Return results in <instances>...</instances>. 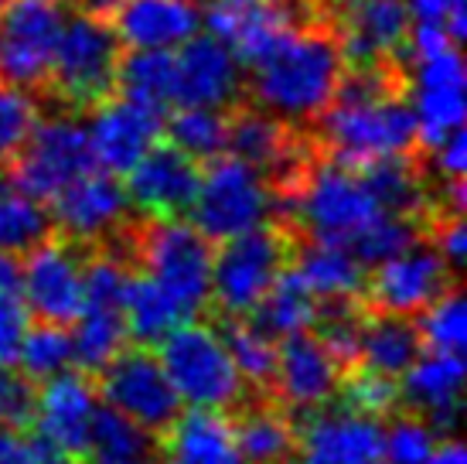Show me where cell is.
Masks as SVG:
<instances>
[{"instance_id": "e575fe53", "label": "cell", "mask_w": 467, "mask_h": 464, "mask_svg": "<svg viewBox=\"0 0 467 464\" xmlns=\"http://www.w3.org/2000/svg\"><path fill=\"white\" fill-rule=\"evenodd\" d=\"M362 324H365V314L358 311L355 297H335L327 304L317 301V318H314L311 328H317L314 335L327 348V355L337 362L341 373H348V369L358 365Z\"/></svg>"}, {"instance_id": "5b68a950", "label": "cell", "mask_w": 467, "mask_h": 464, "mask_svg": "<svg viewBox=\"0 0 467 464\" xmlns=\"http://www.w3.org/2000/svg\"><path fill=\"white\" fill-rule=\"evenodd\" d=\"M140 267L157 287H164L195 318L212 304V257L215 246L192 222L178 216H150L140 232Z\"/></svg>"}, {"instance_id": "ffe728a7", "label": "cell", "mask_w": 467, "mask_h": 464, "mask_svg": "<svg viewBox=\"0 0 467 464\" xmlns=\"http://www.w3.org/2000/svg\"><path fill=\"white\" fill-rule=\"evenodd\" d=\"M99 403L103 400H99L89 373L66 369V373L45 379L38 403H35V430L72 458H82Z\"/></svg>"}, {"instance_id": "ee69618b", "label": "cell", "mask_w": 467, "mask_h": 464, "mask_svg": "<svg viewBox=\"0 0 467 464\" xmlns=\"http://www.w3.org/2000/svg\"><path fill=\"white\" fill-rule=\"evenodd\" d=\"M38 383L14 365H0V427H31L35 424Z\"/></svg>"}, {"instance_id": "cb8c5ba5", "label": "cell", "mask_w": 467, "mask_h": 464, "mask_svg": "<svg viewBox=\"0 0 467 464\" xmlns=\"http://www.w3.org/2000/svg\"><path fill=\"white\" fill-rule=\"evenodd\" d=\"M164 434L161 464H249L235 448L233 420L222 410H182Z\"/></svg>"}, {"instance_id": "4316f807", "label": "cell", "mask_w": 467, "mask_h": 464, "mask_svg": "<svg viewBox=\"0 0 467 464\" xmlns=\"http://www.w3.org/2000/svg\"><path fill=\"white\" fill-rule=\"evenodd\" d=\"M358 174L382 212L406 216V219H416L427 212L430 195L423 188V171L416 168L413 154L376 157L365 168H358Z\"/></svg>"}, {"instance_id": "f35d334b", "label": "cell", "mask_w": 467, "mask_h": 464, "mask_svg": "<svg viewBox=\"0 0 467 464\" xmlns=\"http://www.w3.org/2000/svg\"><path fill=\"white\" fill-rule=\"evenodd\" d=\"M420 342L427 352H457L464 355L467 345V304L461 287H447L443 294H437L427 308L420 311Z\"/></svg>"}, {"instance_id": "4fadbf2b", "label": "cell", "mask_w": 467, "mask_h": 464, "mask_svg": "<svg viewBox=\"0 0 467 464\" xmlns=\"http://www.w3.org/2000/svg\"><path fill=\"white\" fill-rule=\"evenodd\" d=\"M82 263L86 259L78 257L76 246L55 236L27 249L17 287L27 314H35L38 322L72 328L82 311Z\"/></svg>"}, {"instance_id": "f907efd6", "label": "cell", "mask_w": 467, "mask_h": 464, "mask_svg": "<svg viewBox=\"0 0 467 464\" xmlns=\"http://www.w3.org/2000/svg\"><path fill=\"white\" fill-rule=\"evenodd\" d=\"M21 287V259L0 249V290H17Z\"/></svg>"}, {"instance_id": "1f68e13d", "label": "cell", "mask_w": 467, "mask_h": 464, "mask_svg": "<svg viewBox=\"0 0 467 464\" xmlns=\"http://www.w3.org/2000/svg\"><path fill=\"white\" fill-rule=\"evenodd\" d=\"M123 322H127V338H133L137 345H157L168 332L188 322V311L150 277H127Z\"/></svg>"}, {"instance_id": "d4e9b609", "label": "cell", "mask_w": 467, "mask_h": 464, "mask_svg": "<svg viewBox=\"0 0 467 464\" xmlns=\"http://www.w3.org/2000/svg\"><path fill=\"white\" fill-rule=\"evenodd\" d=\"M82 458L86 464H161V440L154 430L99 403Z\"/></svg>"}, {"instance_id": "b9f144b4", "label": "cell", "mask_w": 467, "mask_h": 464, "mask_svg": "<svg viewBox=\"0 0 467 464\" xmlns=\"http://www.w3.org/2000/svg\"><path fill=\"white\" fill-rule=\"evenodd\" d=\"M437 430L420 417H396L389 427H382V461L386 464H423L430 454L437 451Z\"/></svg>"}, {"instance_id": "277c9868", "label": "cell", "mask_w": 467, "mask_h": 464, "mask_svg": "<svg viewBox=\"0 0 467 464\" xmlns=\"http://www.w3.org/2000/svg\"><path fill=\"white\" fill-rule=\"evenodd\" d=\"M157 359L184 406L229 410L243 396V375L233 365L225 338L205 322H182L157 342Z\"/></svg>"}, {"instance_id": "ac0fdd59", "label": "cell", "mask_w": 467, "mask_h": 464, "mask_svg": "<svg viewBox=\"0 0 467 464\" xmlns=\"http://www.w3.org/2000/svg\"><path fill=\"white\" fill-rule=\"evenodd\" d=\"M48 212L55 229H62L68 239H99L127 219L130 198L117 174L92 168L58 188L48 198Z\"/></svg>"}, {"instance_id": "9a60e30c", "label": "cell", "mask_w": 467, "mask_h": 464, "mask_svg": "<svg viewBox=\"0 0 467 464\" xmlns=\"http://www.w3.org/2000/svg\"><path fill=\"white\" fill-rule=\"evenodd\" d=\"M447 287H454V270L433 246H423L416 239L410 249L372 267V280H365V294H368V304L382 314L413 318Z\"/></svg>"}, {"instance_id": "db71d44e", "label": "cell", "mask_w": 467, "mask_h": 464, "mask_svg": "<svg viewBox=\"0 0 467 464\" xmlns=\"http://www.w3.org/2000/svg\"><path fill=\"white\" fill-rule=\"evenodd\" d=\"M372 464H386V461H382V458H379V461H372Z\"/></svg>"}, {"instance_id": "c3c4849f", "label": "cell", "mask_w": 467, "mask_h": 464, "mask_svg": "<svg viewBox=\"0 0 467 464\" xmlns=\"http://www.w3.org/2000/svg\"><path fill=\"white\" fill-rule=\"evenodd\" d=\"M430 154H433V168L441 171V181L464 178V171H467V133H464V127L454 130L451 137H443Z\"/></svg>"}, {"instance_id": "f546056e", "label": "cell", "mask_w": 467, "mask_h": 464, "mask_svg": "<svg viewBox=\"0 0 467 464\" xmlns=\"http://www.w3.org/2000/svg\"><path fill=\"white\" fill-rule=\"evenodd\" d=\"M420 352H423L420 328L406 314H382V311H376V318H365L362 352H358V362L365 369L400 379L416 362Z\"/></svg>"}, {"instance_id": "8992f818", "label": "cell", "mask_w": 467, "mask_h": 464, "mask_svg": "<svg viewBox=\"0 0 467 464\" xmlns=\"http://www.w3.org/2000/svg\"><path fill=\"white\" fill-rule=\"evenodd\" d=\"M192 226L205 239L222 243L239 232L263 226L273 216V188L260 171L235 154H219L205 161L192 202Z\"/></svg>"}, {"instance_id": "484cf974", "label": "cell", "mask_w": 467, "mask_h": 464, "mask_svg": "<svg viewBox=\"0 0 467 464\" xmlns=\"http://www.w3.org/2000/svg\"><path fill=\"white\" fill-rule=\"evenodd\" d=\"M117 92L168 113L178 106V55L171 48H130L119 58Z\"/></svg>"}, {"instance_id": "44dd1931", "label": "cell", "mask_w": 467, "mask_h": 464, "mask_svg": "<svg viewBox=\"0 0 467 464\" xmlns=\"http://www.w3.org/2000/svg\"><path fill=\"white\" fill-rule=\"evenodd\" d=\"M243 103V65L233 48L215 35H192L178 55V106H229Z\"/></svg>"}, {"instance_id": "8d00e7d4", "label": "cell", "mask_w": 467, "mask_h": 464, "mask_svg": "<svg viewBox=\"0 0 467 464\" xmlns=\"http://www.w3.org/2000/svg\"><path fill=\"white\" fill-rule=\"evenodd\" d=\"M17 369L25 375H31L35 383H45L52 375L66 373V369H76L72 362V332L62 328V324H27L25 338L17 345Z\"/></svg>"}, {"instance_id": "5bb4252c", "label": "cell", "mask_w": 467, "mask_h": 464, "mask_svg": "<svg viewBox=\"0 0 467 464\" xmlns=\"http://www.w3.org/2000/svg\"><path fill=\"white\" fill-rule=\"evenodd\" d=\"M89 147L96 168L109 171V174H127V171L140 161L164 133V116L154 106H143L137 100H127L113 92L109 100L89 110Z\"/></svg>"}, {"instance_id": "bcb514c9", "label": "cell", "mask_w": 467, "mask_h": 464, "mask_svg": "<svg viewBox=\"0 0 467 464\" xmlns=\"http://www.w3.org/2000/svg\"><path fill=\"white\" fill-rule=\"evenodd\" d=\"M31 324L25 301L17 290H0V365L17 362V345L25 338V328Z\"/></svg>"}, {"instance_id": "3957f363", "label": "cell", "mask_w": 467, "mask_h": 464, "mask_svg": "<svg viewBox=\"0 0 467 464\" xmlns=\"http://www.w3.org/2000/svg\"><path fill=\"white\" fill-rule=\"evenodd\" d=\"M123 41L106 14L78 11L66 17L55 58L38 100L58 103L66 113H86L117 92Z\"/></svg>"}, {"instance_id": "836d02e7", "label": "cell", "mask_w": 467, "mask_h": 464, "mask_svg": "<svg viewBox=\"0 0 467 464\" xmlns=\"http://www.w3.org/2000/svg\"><path fill=\"white\" fill-rule=\"evenodd\" d=\"M164 133L178 151L205 164L229 151V113L215 106H178L164 116Z\"/></svg>"}, {"instance_id": "2e32d148", "label": "cell", "mask_w": 467, "mask_h": 464, "mask_svg": "<svg viewBox=\"0 0 467 464\" xmlns=\"http://www.w3.org/2000/svg\"><path fill=\"white\" fill-rule=\"evenodd\" d=\"M464 355L457 352H420L400 375V403L427 420L437 438H454L464 410Z\"/></svg>"}, {"instance_id": "4dcf8cb0", "label": "cell", "mask_w": 467, "mask_h": 464, "mask_svg": "<svg viewBox=\"0 0 467 464\" xmlns=\"http://www.w3.org/2000/svg\"><path fill=\"white\" fill-rule=\"evenodd\" d=\"M314 318H317V297L311 294V287L300 280L294 267L290 270L284 267L276 273L270 290L263 294V301L249 314V322L270 338H276V342L294 335V332H307Z\"/></svg>"}, {"instance_id": "9c48e42d", "label": "cell", "mask_w": 467, "mask_h": 464, "mask_svg": "<svg viewBox=\"0 0 467 464\" xmlns=\"http://www.w3.org/2000/svg\"><path fill=\"white\" fill-rule=\"evenodd\" d=\"M286 267V239L266 222L233 239H222L212 257V301L225 318H249Z\"/></svg>"}, {"instance_id": "6da1fadb", "label": "cell", "mask_w": 467, "mask_h": 464, "mask_svg": "<svg viewBox=\"0 0 467 464\" xmlns=\"http://www.w3.org/2000/svg\"><path fill=\"white\" fill-rule=\"evenodd\" d=\"M243 72V96H249V103L294 127H304L314 123L335 100L345 72V55L331 25L311 21L286 31L260 62H253Z\"/></svg>"}, {"instance_id": "7402d4cb", "label": "cell", "mask_w": 467, "mask_h": 464, "mask_svg": "<svg viewBox=\"0 0 467 464\" xmlns=\"http://www.w3.org/2000/svg\"><path fill=\"white\" fill-rule=\"evenodd\" d=\"M337 362L317 342L311 328L280 338L276 345V386L297 410H317L337 393Z\"/></svg>"}, {"instance_id": "83f0119b", "label": "cell", "mask_w": 467, "mask_h": 464, "mask_svg": "<svg viewBox=\"0 0 467 464\" xmlns=\"http://www.w3.org/2000/svg\"><path fill=\"white\" fill-rule=\"evenodd\" d=\"M294 270L304 284L311 287L317 301H335V297H358L365 294V267L351 257L345 246L317 243L311 239L300 246L294 257Z\"/></svg>"}, {"instance_id": "d6a6232c", "label": "cell", "mask_w": 467, "mask_h": 464, "mask_svg": "<svg viewBox=\"0 0 467 464\" xmlns=\"http://www.w3.org/2000/svg\"><path fill=\"white\" fill-rule=\"evenodd\" d=\"M55 236L52 212L41 198H31L14 185L0 168V249L7 253H27L38 243Z\"/></svg>"}, {"instance_id": "f5cc1de1", "label": "cell", "mask_w": 467, "mask_h": 464, "mask_svg": "<svg viewBox=\"0 0 467 464\" xmlns=\"http://www.w3.org/2000/svg\"><path fill=\"white\" fill-rule=\"evenodd\" d=\"M55 4H62V7H86V0H55Z\"/></svg>"}, {"instance_id": "e0dca14e", "label": "cell", "mask_w": 467, "mask_h": 464, "mask_svg": "<svg viewBox=\"0 0 467 464\" xmlns=\"http://www.w3.org/2000/svg\"><path fill=\"white\" fill-rule=\"evenodd\" d=\"M202 181V164L178 151L171 141H157L127 171V198L147 216H182L192 208Z\"/></svg>"}, {"instance_id": "7bdbcfd3", "label": "cell", "mask_w": 467, "mask_h": 464, "mask_svg": "<svg viewBox=\"0 0 467 464\" xmlns=\"http://www.w3.org/2000/svg\"><path fill=\"white\" fill-rule=\"evenodd\" d=\"M345 406L368 413V417H386V413H392L400 406V386H396L392 375L372 373V369H362V373L348 369Z\"/></svg>"}, {"instance_id": "681fc988", "label": "cell", "mask_w": 467, "mask_h": 464, "mask_svg": "<svg viewBox=\"0 0 467 464\" xmlns=\"http://www.w3.org/2000/svg\"><path fill=\"white\" fill-rule=\"evenodd\" d=\"M423 464H467V454H464V444L454 438H443L441 444H437V451L430 454Z\"/></svg>"}, {"instance_id": "74e56055", "label": "cell", "mask_w": 467, "mask_h": 464, "mask_svg": "<svg viewBox=\"0 0 467 464\" xmlns=\"http://www.w3.org/2000/svg\"><path fill=\"white\" fill-rule=\"evenodd\" d=\"M225 348L243 383L270 386L276 379V338L260 332L249 318H225Z\"/></svg>"}, {"instance_id": "d590c367", "label": "cell", "mask_w": 467, "mask_h": 464, "mask_svg": "<svg viewBox=\"0 0 467 464\" xmlns=\"http://www.w3.org/2000/svg\"><path fill=\"white\" fill-rule=\"evenodd\" d=\"M235 448L249 464H284L294 454V427L276 410H249L233 424Z\"/></svg>"}, {"instance_id": "7c38bea8", "label": "cell", "mask_w": 467, "mask_h": 464, "mask_svg": "<svg viewBox=\"0 0 467 464\" xmlns=\"http://www.w3.org/2000/svg\"><path fill=\"white\" fill-rule=\"evenodd\" d=\"M406 69V100L416 116V147L433 151L464 127V62L457 48L400 62Z\"/></svg>"}, {"instance_id": "30bf717a", "label": "cell", "mask_w": 467, "mask_h": 464, "mask_svg": "<svg viewBox=\"0 0 467 464\" xmlns=\"http://www.w3.org/2000/svg\"><path fill=\"white\" fill-rule=\"evenodd\" d=\"M66 7L55 0H0V82L45 90Z\"/></svg>"}, {"instance_id": "d6986e66", "label": "cell", "mask_w": 467, "mask_h": 464, "mask_svg": "<svg viewBox=\"0 0 467 464\" xmlns=\"http://www.w3.org/2000/svg\"><path fill=\"white\" fill-rule=\"evenodd\" d=\"M294 444L297 464H372L382 458V424L351 406L317 410Z\"/></svg>"}, {"instance_id": "603a6c76", "label": "cell", "mask_w": 467, "mask_h": 464, "mask_svg": "<svg viewBox=\"0 0 467 464\" xmlns=\"http://www.w3.org/2000/svg\"><path fill=\"white\" fill-rule=\"evenodd\" d=\"M106 21L123 48H174L195 35L202 14L192 0H117Z\"/></svg>"}, {"instance_id": "8fae6325", "label": "cell", "mask_w": 467, "mask_h": 464, "mask_svg": "<svg viewBox=\"0 0 467 464\" xmlns=\"http://www.w3.org/2000/svg\"><path fill=\"white\" fill-rule=\"evenodd\" d=\"M96 375H99V389H96L99 400L154 434H164L182 417V396L171 386L157 352H150L147 345H123Z\"/></svg>"}, {"instance_id": "ab89813d", "label": "cell", "mask_w": 467, "mask_h": 464, "mask_svg": "<svg viewBox=\"0 0 467 464\" xmlns=\"http://www.w3.org/2000/svg\"><path fill=\"white\" fill-rule=\"evenodd\" d=\"M416 239H420V229H416L413 219L392 216V212H379L376 219L351 239L348 253L362 263L365 270H372V267L392 259L396 253H402V249H410Z\"/></svg>"}, {"instance_id": "52a82bcc", "label": "cell", "mask_w": 467, "mask_h": 464, "mask_svg": "<svg viewBox=\"0 0 467 464\" xmlns=\"http://www.w3.org/2000/svg\"><path fill=\"white\" fill-rule=\"evenodd\" d=\"M382 208L368 195L362 174L331 157L317 161L297 188V216L294 219L307 229L317 243H335L348 249L351 239L376 219Z\"/></svg>"}, {"instance_id": "60d3db41", "label": "cell", "mask_w": 467, "mask_h": 464, "mask_svg": "<svg viewBox=\"0 0 467 464\" xmlns=\"http://www.w3.org/2000/svg\"><path fill=\"white\" fill-rule=\"evenodd\" d=\"M41 120V100L38 92H27L21 86H7L0 82V164L11 161L27 133L35 130Z\"/></svg>"}, {"instance_id": "ba28073f", "label": "cell", "mask_w": 467, "mask_h": 464, "mask_svg": "<svg viewBox=\"0 0 467 464\" xmlns=\"http://www.w3.org/2000/svg\"><path fill=\"white\" fill-rule=\"evenodd\" d=\"M0 168L21 192L48 202L68 181L96 168L86 123L72 113L38 120L35 130L27 133V141L21 143V151L11 161H4Z\"/></svg>"}, {"instance_id": "816d5d0a", "label": "cell", "mask_w": 467, "mask_h": 464, "mask_svg": "<svg viewBox=\"0 0 467 464\" xmlns=\"http://www.w3.org/2000/svg\"><path fill=\"white\" fill-rule=\"evenodd\" d=\"M117 0H86V7L82 11H96V14H106L109 7H113Z\"/></svg>"}, {"instance_id": "f1b7e54d", "label": "cell", "mask_w": 467, "mask_h": 464, "mask_svg": "<svg viewBox=\"0 0 467 464\" xmlns=\"http://www.w3.org/2000/svg\"><path fill=\"white\" fill-rule=\"evenodd\" d=\"M127 345V322L119 301H82L72 324V362L82 373H99Z\"/></svg>"}, {"instance_id": "7a4b0ae2", "label": "cell", "mask_w": 467, "mask_h": 464, "mask_svg": "<svg viewBox=\"0 0 467 464\" xmlns=\"http://www.w3.org/2000/svg\"><path fill=\"white\" fill-rule=\"evenodd\" d=\"M317 143L331 161L365 168L368 161L389 154H413L416 116L406 92H382V96H335L314 120Z\"/></svg>"}, {"instance_id": "f6af8a7d", "label": "cell", "mask_w": 467, "mask_h": 464, "mask_svg": "<svg viewBox=\"0 0 467 464\" xmlns=\"http://www.w3.org/2000/svg\"><path fill=\"white\" fill-rule=\"evenodd\" d=\"M0 464H72V454L27 427H0Z\"/></svg>"}, {"instance_id": "7dc6e473", "label": "cell", "mask_w": 467, "mask_h": 464, "mask_svg": "<svg viewBox=\"0 0 467 464\" xmlns=\"http://www.w3.org/2000/svg\"><path fill=\"white\" fill-rule=\"evenodd\" d=\"M430 232H433V249L447 259L451 270H461L467 257V232H464V216L457 212H443L441 208V219L430 222Z\"/></svg>"}]
</instances>
